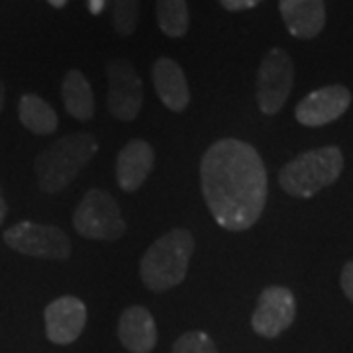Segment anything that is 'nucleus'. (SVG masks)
Masks as SVG:
<instances>
[{
	"label": "nucleus",
	"instance_id": "f3484780",
	"mask_svg": "<svg viewBox=\"0 0 353 353\" xmlns=\"http://www.w3.org/2000/svg\"><path fill=\"white\" fill-rule=\"evenodd\" d=\"M18 116H20L22 126L36 136L53 134L59 126V118H57V112L53 110V106L48 104L41 97L32 94V92H28L20 99Z\"/></svg>",
	"mask_w": 353,
	"mask_h": 353
},
{
	"label": "nucleus",
	"instance_id": "a211bd4d",
	"mask_svg": "<svg viewBox=\"0 0 353 353\" xmlns=\"http://www.w3.org/2000/svg\"><path fill=\"white\" fill-rule=\"evenodd\" d=\"M157 26L169 38H183L189 32L187 0H157Z\"/></svg>",
	"mask_w": 353,
	"mask_h": 353
},
{
	"label": "nucleus",
	"instance_id": "f03ea898",
	"mask_svg": "<svg viewBox=\"0 0 353 353\" xmlns=\"http://www.w3.org/2000/svg\"><path fill=\"white\" fill-rule=\"evenodd\" d=\"M194 238L189 230L176 228L155 240L139 261V277L152 292H165L181 285L189 273Z\"/></svg>",
	"mask_w": 353,
	"mask_h": 353
},
{
	"label": "nucleus",
	"instance_id": "393cba45",
	"mask_svg": "<svg viewBox=\"0 0 353 353\" xmlns=\"http://www.w3.org/2000/svg\"><path fill=\"white\" fill-rule=\"evenodd\" d=\"M4 99H6V90H4V85L0 81V112L4 110Z\"/></svg>",
	"mask_w": 353,
	"mask_h": 353
},
{
	"label": "nucleus",
	"instance_id": "aec40b11",
	"mask_svg": "<svg viewBox=\"0 0 353 353\" xmlns=\"http://www.w3.org/2000/svg\"><path fill=\"white\" fill-rule=\"evenodd\" d=\"M173 353H218V347L206 332L192 330L175 341Z\"/></svg>",
	"mask_w": 353,
	"mask_h": 353
},
{
	"label": "nucleus",
	"instance_id": "2eb2a0df",
	"mask_svg": "<svg viewBox=\"0 0 353 353\" xmlns=\"http://www.w3.org/2000/svg\"><path fill=\"white\" fill-rule=\"evenodd\" d=\"M279 10L290 36L316 38L326 24L324 0H279Z\"/></svg>",
	"mask_w": 353,
	"mask_h": 353
},
{
	"label": "nucleus",
	"instance_id": "20e7f679",
	"mask_svg": "<svg viewBox=\"0 0 353 353\" xmlns=\"http://www.w3.org/2000/svg\"><path fill=\"white\" fill-rule=\"evenodd\" d=\"M343 171L340 148L326 145L301 153L285 165L279 173V185L290 196L312 199L320 190L338 181Z\"/></svg>",
	"mask_w": 353,
	"mask_h": 353
},
{
	"label": "nucleus",
	"instance_id": "a878e982",
	"mask_svg": "<svg viewBox=\"0 0 353 353\" xmlns=\"http://www.w3.org/2000/svg\"><path fill=\"white\" fill-rule=\"evenodd\" d=\"M48 2H50L53 8H63L65 4H67V0H48Z\"/></svg>",
	"mask_w": 353,
	"mask_h": 353
},
{
	"label": "nucleus",
	"instance_id": "0eeeda50",
	"mask_svg": "<svg viewBox=\"0 0 353 353\" xmlns=\"http://www.w3.org/2000/svg\"><path fill=\"white\" fill-rule=\"evenodd\" d=\"M294 81V65L290 55L281 48L265 53L257 71V106L267 116H275L289 101Z\"/></svg>",
	"mask_w": 353,
	"mask_h": 353
},
{
	"label": "nucleus",
	"instance_id": "412c9836",
	"mask_svg": "<svg viewBox=\"0 0 353 353\" xmlns=\"http://www.w3.org/2000/svg\"><path fill=\"white\" fill-rule=\"evenodd\" d=\"M341 289L345 292V296L350 299L353 303V261L343 265V269H341Z\"/></svg>",
	"mask_w": 353,
	"mask_h": 353
},
{
	"label": "nucleus",
	"instance_id": "b1692460",
	"mask_svg": "<svg viewBox=\"0 0 353 353\" xmlns=\"http://www.w3.org/2000/svg\"><path fill=\"white\" fill-rule=\"evenodd\" d=\"M8 214V206H6V201H4V196H2V192H0V224L4 222V218Z\"/></svg>",
	"mask_w": 353,
	"mask_h": 353
},
{
	"label": "nucleus",
	"instance_id": "6ab92c4d",
	"mask_svg": "<svg viewBox=\"0 0 353 353\" xmlns=\"http://www.w3.org/2000/svg\"><path fill=\"white\" fill-rule=\"evenodd\" d=\"M139 20V0H114L112 24L120 36H132Z\"/></svg>",
	"mask_w": 353,
	"mask_h": 353
},
{
	"label": "nucleus",
	"instance_id": "5701e85b",
	"mask_svg": "<svg viewBox=\"0 0 353 353\" xmlns=\"http://www.w3.org/2000/svg\"><path fill=\"white\" fill-rule=\"evenodd\" d=\"M104 4H106V0H88V10L90 14L99 16L104 10Z\"/></svg>",
	"mask_w": 353,
	"mask_h": 353
},
{
	"label": "nucleus",
	"instance_id": "ddd939ff",
	"mask_svg": "<svg viewBox=\"0 0 353 353\" xmlns=\"http://www.w3.org/2000/svg\"><path fill=\"white\" fill-rule=\"evenodd\" d=\"M118 338L130 353H152L157 345V326L145 306H128L118 320Z\"/></svg>",
	"mask_w": 353,
	"mask_h": 353
},
{
	"label": "nucleus",
	"instance_id": "dca6fc26",
	"mask_svg": "<svg viewBox=\"0 0 353 353\" xmlns=\"http://www.w3.org/2000/svg\"><path fill=\"white\" fill-rule=\"evenodd\" d=\"M65 110L79 122H88L94 116V97L87 77L81 71L71 69L63 79L61 85Z\"/></svg>",
	"mask_w": 353,
	"mask_h": 353
},
{
	"label": "nucleus",
	"instance_id": "4468645a",
	"mask_svg": "<svg viewBox=\"0 0 353 353\" xmlns=\"http://www.w3.org/2000/svg\"><path fill=\"white\" fill-rule=\"evenodd\" d=\"M152 79L155 92L159 101L171 112H183L190 104V88L187 83V77L183 73L181 65L169 59L159 57L152 69Z\"/></svg>",
	"mask_w": 353,
	"mask_h": 353
},
{
	"label": "nucleus",
	"instance_id": "1a4fd4ad",
	"mask_svg": "<svg viewBox=\"0 0 353 353\" xmlns=\"http://www.w3.org/2000/svg\"><path fill=\"white\" fill-rule=\"evenodd\" d=\"M296 316V303L294 294L287 287L271 285L263 289L257 301V308L252 316V328L261 338H277Z\"/></svg>",
	"mask_w": 353,
	"mask_h": 353
},
{
	"label": "nucleus",
	"instance_id": "6e6552de",
	"mask_svg": "<svg viewBox=\"0 0 353 353\" xmlns=\"http://www.w3.org/2000/svg\"><path fill=\"white\" fill-rule=\"evenodd\" d=\"M108 97L106 106L112 118L120 122H132L138 118L143 106V81L136 67L126 59H114L106 65Z\"/></svg>",
	"mask_w": 353,
	"mask_h": 353
},
{
	"label": "nucleus",
	"instance_id": "7ed1b4c3",
	"mask_svg": "<svg viewBox=\"0 0 353 353\" xmlns=\"http://www.w3.org/2000/svg\"><path fill=\"white\" fill-rule=\"evenodd\" d=\"M99 152V139L92 134L75 132L53 141L36 159V176L43 192H61L75 181Z\"/></svg>",
	"mask_w": 353,
	"mask_h": 353
},
{
	"label": "nucleus",
	"instance_id": "9d476101",
	"mask_svg": "<svg viewBox=\"0 0 353 353\" xmlns=\"http://www.w3.org/2000/svg\"><path fill=\"white\" fill-rule=\"evenodd\" d=\"M352 104V92L341 85L322 87L304 97L296 104L294 116L306 128H322L332 124L347 112Z\"/></svg>",
	"mask_w": 353,
	"mask_h": 353
},
{
	"label": "nucleus",
	"instance_id": "9b49d317",
	"mask_svg": "<svg viewBox=\"0 0 353 353\" xmlns=\"http://www.w3.org/2000/svg\"><path fill=\"white\" fill-rule=\"evenodd\" d=\"M43 320L48 340L57 345H69L85 330L87 306L77 296H59L46 306Z\"/></svg>",
	"mask_w": 353,
	"mask_h": 353
},
{
	"label": "nucleus",
	"instance_id": "4be33fe9",
	"mask_svg": "<svg viewBox=\"0 0 353 353\" xmlns=\"http://www.w3.org/2000/svg\"><path fill=\"white\" fill-rule=\"evenodd\" d=\"M261 0H220V4L230 10V12H241V10H250L253 6H257Z\"/></svg>",
	"mask_w": 353,
	"mask_h": 353
},
{
	"label": "nucleus",
	"instance_id": "39448f33",
	"mask_svg": "<svg viewBox=\"0 0 353 353\" xmlns=\"http://www.w3.org/2000/svg\"><path fill=\"white\" fill-rule=\"evenodd\" d=\"M77 234L87 240L116 241L124 238L128 224L110 192L90 189L73 212Z\"/></svg>",
	"mask_w": 353,
	"mask_h": 353
},
{
	"label": "nucleus",
	"instance_id": "423d86ee",
	"mask_svg": "<svg viewBox=\"0 0 353 353\" xmlns=\"http://www.w3.org/2000/svg\"><path fill=\"white\" fill-rule=\"evenodd\" d=\"M4 243L16 253L38 259L65 261L71 257V241L61 228L22 220L4 232Z\"/></svg>",
	"mask_w": 353,
	"mask_h": 353
},
{
	"label": "nucleus",
	"instance_id": "f8f14e48",
	"mask_svg": "<svg viewBox=\"0 0 353 353\" xmlns=\"http://www.w3.org/2000/svg\"><path fill=\"white\" fill-rule=\"evenodd\" d=\"M155 163V152L145 139H130L116 157V181L124 192L143 187Z\"/></svg>",
	"mask_w": 353,
	"mask_h": 353
},
{
	"label": "nucleus",
	"instance_id": "f257e3e1",
	"mask_svg": "<svg viewBox=\"0 0 353 353\" xmlns=\"http://www.w3.org/2000/svg\"><path fill=\"white\" fill-rule=\"evenodd\" d=\"M201 187L216 224L228 232H245L263 214L267 169L252 143L218 139L202 155Z\"/></svg>",
	"mask_w": 353,
	"mask_h": 353
}]
</instances>
